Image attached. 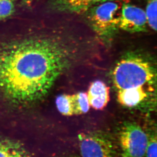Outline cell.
<instances>
[{
  "label": "cell",
  "instance_id": "12",
  "mask_svg": "<svg viewBox=\"0 0 157 157\" xmlns=\"http://www.w3.org/2000/svg\"><path fill=\"white\" fill-rule=\"evenodd\" d=\"M56 108L63 116L70 117L74 115L72 95L61 94L56 100Z\"/></svg>",
  "mask_w": 157,
  "mask_h": 157
},
{
  "label": "cell",
  "instance_id": "16",
  "mask_svg": "<svg viewBox=\"0 0 157 157\" xmlns=\"http://www.w3.org/2000/svg\"><path fill=\"white\" fill-rule=\"evenodd\" d=\"M33 1V0H22V2H23L24 4L29 5L31 4V3H32Z\"/></svg>",
  "mask_w": 157,
  "mask_h": 157
},
{
  "label": "cell",
  "instance_id": "10",
  "mask_svg": "<svg viewBox=\"0 0 157 157\" xmlns=\"http://www.w3.org/2000/svg\"><path fill=\"white\" fill-rule=\"evenodd\" d=\"M0 157H31L18 142L0 140Z\"/></svg>",
  "mask_w": 157,
  "mask_h": 157
},
{
  "label": "cell",
  "instance_id": "17",
  "mask_svg": "<svg viewBox=\"0 0 157 157\" xmlns=\"http://www.w3.org/2000/svg\"><path fill=\"white\" fill-rule=\"evenodd\" d=\"M11 1H12V2L14 1H17V0H11Z\"/></svg>",
  "mask_w": 157,
  "mask_h": 157
},
{
  "label": "cell",
  "instance_id": "2",
  "mask_svg": "<svg viewBox=\"0 0 157 157\" xmlns=\"http://www.w3.org/2000/svg\"><path fill=\"white\" fill-rule=\"evenodd\" d=\"M156 76L153 64L140 53L129 52L117 62L113 71L114 86L119 90L144 86Z\"/></svg>",
  "mask_w": 157,
  "mask_h": 157
},
{
  "label": "cell",
  "instance_id": "4",
  "mask_svg": "<svg viewBox=\"0 0 157 157\" xmlns=\"http://www.w3.org/2000/svg\"><path fill=\"white\" fill-rule=\"evenodd\" d=\"M119 141L122 157H145L148 136L138 124H125L121 129Z\"/></svg>",
  "mask_w": 157,
  "mask_h": 157
},
{
  "label": "cell",
  "instance_id": "9",
  "mask_svg": "<svg viewBox=\"0 0 157 157\" xmlns=\"http://www.w3.org/2000/svg\"><path fill=\"white\" fill-rule=\"evenodd\" d=\"M147 97V94L143 86L120 90L117 93V101L126 107L135 106Z\"/></svg>",
  "mask_w": 157,
  "mask_h": 157
},
{
  "label": "cell",
  "instance_id": "11",
  "mask_svg": "<svg viewBox=\"0 0 157 157\" xmlns=\"http://www.w3.org/2000/svg\"><path fill=\"white\" fill-rule=\"evenodd\" d=\"M74 115L85 114L89 111L90 106L86 92H78L72 95Z\"/></svg>",
  "mask_w": 157,
  "mask_h": 157
},
{
  "label": "cell",
  "instance_id": "15",
  "mask_svg": "<svg viewBox=\"0 0 157 157\" xmlns=\"http://www.w3.org/2000/svg\"><path fill=\"white\" fill-rule=\"evenodd\" d=\"M157 137L155 135L148 139L145 151V157H157Z\"/></svg>",
  "mask_w": 157,
  "mask_h": 157
},
{
  "label": "cell",
  "instance_id": "14",
  "mask_svg": "<svg viewBox=\"0 0 157 157\" xmlns=\"http://www.w3.org/2000/svg\"><path fill=\"white\" fill-rule=\"evenodd\" d=\"M15 6L11 0H0V21L7 19L13 15Z\"/></svg>",
  "mask_w": 157,
  "mask_h": 157
},
{
  "label": "cell",
  "instance_id": "3",
  "mask_svg": "<svg viewBox=\"0 0 157 157\" xmlns=\"http://www.w3.org/2000/svg\"><path fill=\"white\" fill-rule=\"evenodd\" d=\"M122 6L119 1H113L101 3L89 10L92 28L105 41L111 40L120 29Z\"/></svg>",
  "mask_w": 157,
  "mask_h": 157
},
{
  "label": "cell",
  "instance_id": "5",
  "mask_svg": "<svg viewBox=\"0 0 157 157\" xmlns=\"http://www.w3.org/2000/svg\"><path fill=\"white\" fill-rule=\"evenodd\" d=\"M79 149L82 157H118L112 141L100 134L80 135Z\"/></svg>",
  "mask_w": 157,
  "mask_h": 157
},
{
  "label": "cell",
  "instance_id": "6",
  "mask_svg": "<svg viewBox=\"0 0 157 157\" xmlns=\"http://www.w3.org/2000/svg\"><path fill=\"white\" fill-rule=\"evenodd\" d=\"M147 25L145 11L130 4L122 5L120 29L131 33L144 32Z\"/></svg>",
  "mask_w": 157,
  "mask_h": 157
},
{
  "label": "cell",
  "instance_id": "1",
  "mask_svg": "<svg viewBox=\"0 0 157 157\" xmlns=\"http://www.w3.org/2000/svg\"><path fill=\"white\" fill-rule=\"evenodd\" d=\"M58 32L34 10L0 21V90L6 98L24 104L48 93L74 52Z\"/></svg>",
  "mask_w": 157,
  "mask_h": 157
},
{
  "label": "cell",
  "instance_id": "8",
  "mask_svg": "<svg viewBox=\"0 0 157 157\" xmlns=\"http://www.w3.org/2000/svg\"><path fill=\"white\" fill-rule=\"evenodd\" d=\"M113 1L119 0H53L52 4L58 10L80 14L96 5Z\"/></svg>",
  "mask_w": 157,
  "mask_h": 157
},
{
  "label": "cell",
  "instance_id": "7",
  "mask_svg": "<svg viewBox=\"0 0 157 157\" xmlns=\"http://www.w3.org/2000/svg\"><path fill=\"white\" fill-rule=\"evenodd\" d=\"M86 93L90 106L95 110L103 109L109 102V87L101 80L90 83Z\"/></svg>",
  "mask_w": 157,
  "mask_h": 157
},
{
  "label": "cell",
  "instance_id": "13",
  "mask_svg": "<svg viewBox=\"0 0 157 157\" xmlns=\"http://www.w3.org/2000/svg\"><path fill=\"white\" fill-rule=\"evenodd\" d=\"M157 0H150L145 11L147 25L155 32L157 30Z\"/></svg>",
  "mask_w": 157,
  "mask_h": 157
}]
</instances>
